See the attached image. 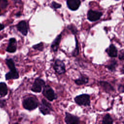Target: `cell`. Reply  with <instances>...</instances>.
Returning a JSON list of instances; mask_svg holds the SVG:
<instances>
[{
  "instance_id": "cell-17",
  "label": "cell",
  "mask_w": 124,
  "mask_h": 124,
  "mask_svg": "<svg viewBox=\"0 0 124 124\" xmlns=\"http://www.w3.org/2000/svg\"><path fill=\"white\" fill-rule=\"evenodd\" d=\"M8 93V88L6 84L4 82H0V96L4 97Z\"/></svg>"
},
{
  "instance_id": "cell-29",
  "label": "cell",
  "mask_w": 124,
  "mask_h": 124,
  "mask_svg": "<svg viewBox=\"0 0 124 124\" xmlns=\"http://www.w3.org/2000/svg\"><path fill=\"white\" fill-rule=\"evenodd\" d=\"M121 72L122 73L124 74V64L123 65V66L121 69Z\"/></svg>"
},
{
  "instance_id": "cell-33",
  "label": "cell",
  "mask_w": 124,
  "mask_h": 124,
  "mask_svg": "<svg viewBox=\"0 0 124 124\" xmlns=\"http://www.w3.org/2000/svg\"></svg>"
},
{
  "instance_id": "cell-16",
  "label": "cell",
  "mask_w": 124,
  "mask_h": 124,
  "mask_svg": "<svg viewBox=\"0 0 124 124\" xmlns=\"http://www.w3.org/2000/svg\"><path fill=\"white\" fill-rule=\"evenodd\" d=\"M89 78L86 76L81 75L80 77H79L78 78L76 79L75 80V82L77 85H81L84 84H86L88 82Z\"/></svg>"
},
{
  "instance_id": "cell-25",
  "label": "cell",
  "mask_w": 124,
  "mask_h": 124,
  "mask_svg": "<svg viewBox=\"0 0 124 124\" xmlns=\"http://www.w3.org/2000/svg\"><path fill=\"white\" fill-rule=\"evenodd\" d=\"M68 28L73 33H74V34H75L76 32H77V30H76V29L75 28V27H73V25H70V26H69L68 27Z\"/></svg>"
},
{
  "instance_id": "cell-7",
  "label": "cell",
  "mask_w": 124,
  "mask_h": 124,
  "mask_svg": "<svg viewBox=\"0 0 124 124\" xmlns=\"http://www.w3.org/2000/svg\"><path fill=\"white\" fill-rule=\"evenodd\" d=\"M53 69L58 74H62L65 72V65L64 63L61 60L57 59L54 62Z\"/></svg>"
},
{
  "instance_id": "cell-18",
  "label": "cell",
  "mask_w": 124,
  "mask_h": 124,
  "mask_svg": "<svg viewBox=\"0 0 124 124\" xmlns=\"http://www.w3.org/2000/svg\"><path fill=\"white\" fill-rule=\"evenodd\" d=\"M117 66V62L115 60H111L109 63L106 65V67L110 71H114Z\"/></svg>"
},
{
  "instance_id": "cell-26",
  "label": "cell",
  "mask_w": 124,
  "mask_h": 124,
  "mask_svg": "<svg viewBox=\"0 0 124 124\" xmlns=\"http://www.w3.org/2000/svg\"><path fill=\"white\" fill-rule=\"evenodd\" d=\"M118 91L120 93L124 92V86L122 85H120L118 87Z\"/></svg>"
},
{
  "instance_id": "cell-6",
  "label": "cell",
  "mask_w": 124,
  "mask_h": 124,
  "mask_svg": "<svg viewBox=\"0 0 124 124\" xmlns=\"http://www.w3.org/2000/svg\"><path fill=\"white\" fill-rule=\"evenodd\" d=\"M45 81L42 78H37L35 79L31 88V90L34 93H40L42 91V88L45 86Z\"/></svg>"
},
{
  "instance_id": "cell-13",
  "label": "cell",
  "mask_w": 124,
  "mask_h": 124,
  "mask_svg": "<svg viewBox=\"0 0 124 124\" xmlns=\"http://www.w3.org/2000/svg\"><path fill=\"white\" fill-rule=\"evenodd\" d=\"M100 85L104 89V90L108 93H109L112 91H114V88L111 86V85L105 81H100L99 82Z\"/></svg>"
},
{
  "instance_id": "cell-10",
  "label": "cell",
  "mask_w": 124,
  "mask_h": 124,
  "mask_svg": "<svg viewBox=\"0 0 124 124\" xmlns=\"http://www.w3.org/2000/svg\"><path fill=\"white\" fill-rule=\"evenodd\" d=\"M17 43L15 38H11L9 39V44L6 49V51L9 53H14L16 50Z\"/></svg>"
},
{
  "instance_id": "cell-9",
  "label": "cell",
  "mask_w": 124,
  "mask_h": 124,
  "mask_svg": "<svg viewBox=\"0 0 124 124\" xmlns=\"http://www.w3.org/2000/svg\"><path fill=\"white\" fill-rule=\"evenodd\" d=\"M102 15L100 12L90 10L87 14L88 19L91 21H95L98 20Z\"/></svg>"
},
{
  "instance_id": "cell-19",
  "label": "cell",
  "mask_w": 124,
  "mask_h": 124,
  "mask_svg": "<svg viewBox=\"0 0 124 124\" xmlns=\"http://www.w3.org/2000/svg\"><path fill=\"white\" fill-rule=\"evenodd\" d=\"M102 124H113V119L109 114H107L103 117Z\"/></svg>"
},
{
  "instance_id": "cell-30",
  "label": "cell",
  "mask_w": 124,
  "mask_h": 124,
  "mask_svg": "<svg viewBox=\"0 0 124 124\" xmlns=\"http://www.w3.org/2000/svg\"><path fill=\"white\" fill-rule=\"evenodd\" d=\"M20 15H21V13H20V12H19L18 13H17V14H16V16H20Z\"/></svg>"
},
{
  "instance_id": "cell-27",
  "label": "cell",
  "mask_w": 124,
  "mask_h": 124,
  "mask_svg": "<svg viewBox=\"0 0 124 124\" xmlns=\"http://www.w3.org/2000/svg\"><path fill=\"white\" fill-rule=\"evenodd\" d=\"M119 59L120 60L124 61V52H121L119 55Z\"/></svg>"
},
{
  "instance_id": "cell-24",
  "label": "cell",
  "mask_w": 124,
  "mask_h": 124,
  "mask_svg": "<svg viewBox=\"0 0 124 124\" xmlns=\"http://www.w3.org/2000/svg\"><path fill=\"white\" fill-rule=\"evenodd\" d=\"M6 101L5 99H0V107L4 108L6 105Z\"/></svg>"
},
{
  "instance_id": "cell-12",
  "label": "cell",
  "mask_w": 124,
  "mask_h": 124,
  "mask_svg": "<svg viewBox=\"0 0 124 124\" xmlns=\"http://www.w3.org/2000/svg\"><path fill=\"white\" fill-rule=\"evenodd\" d=\"M66 2L68 8L72 11L77 10L80 5V0H67Z\"/></svg>"
},
{
  "instance_id": "cell-2",
  "label": "cell",
  "mask_w": 124,
  "mask_h": 124,
  "mask_svg": "<svg viewBox=\"0 0 124 124\" xmlns=\"http://www.w3.org/2000/svg\"><path fill=\"white\" fill-rule=\"evenodd\" d=\"M23 108L28 110H32L38 107V103L37 100L32 97L26 98L22 101Z\"/></svg>"
},
{
  "instance_id": "cell-14",
  "label": "cell",
  "mask_w": 124,
  "mask_h": 124,
  "mask_svg": "<svg viewBox=\"0 0 124 124\" xmlns=\"http://www.w3.org/2000/svg\"><path fill=\"white\" fill-rule=\"evenodd\" d=\"M108 55L112 58H115L117 56L118 51L116 47L113 44H111L109 46L106 50Z\"/></svg>"
},
{
  "instance_id": "cell-4",
  "label": "cell",
  "mask_w": 124,
  "mask_h": 124,
  "mask_svg": "<svg viewBox=\"0 0 124 124\" xmlns=\"http://www.w3.org/2000/svg\"><path fill=\"white\" fill-rule=\"evenodd\" d=\"M40 112L44 115L49 114L50 112L53 110L52 106L50 103H48L46 99H43L41 103L38 105Z\"/></svg>"
},
{
  "instance_id": "cell-21",
  "label": "cell",
  "mask_w": 124,
  "mask_h": 124,
  "mask_svg": "<svg viewBox=\"0 0 124 124\" xmlns=\"http://www.w3.org/2000/svg\"><path fill=\"white\" fill-rule=\"evenodd\" d=\"M75 39H76V46L75 49H74V50L72 52V55L74 57H76L77 55H78V54L79 53V48H78V41H77V40L76 37H75Z\"/></svg>"
},
{
  "instance_id": "cell-15",
  "label": "cell",
  "mask_w": 124,
  "mask_h": 124,
  "mask_svg": "<svg viewBox=\"0 0 124 124\" xmlns=\"http://www.w3.org/2000/svg\"><path fill=\"white\" fill-rule=\"evenodd\" d=\"M61 38L62 34H60L59 35L57 36V37L54 39V40L52 43L51 45V48L53 51L56 52L57 51L60 43L61 40Z\"/></svg>"
},
{
  "instance_id": "cell-31",
  "label": "cell",
  "mask_w": 124,
  "mask_h": 124,
  "mask_svg": "<svg viewBox=\"0 0 124 124\" xmlns=\"http://www.w3.org/2000/svg\"><path fill=\"white\" fill-rule=\"evenodd\" d=\"M13 124H19V123H18L16 122V123H13Z\"/></svg>"
},
{
  "instance_id": "cell-20",
  "label": "cell",
  "mask_w": 124,
  "mask_h": 124,
  "mask_svg": "<svg viewBox=\"0 0 124 124\" xmlns=\"http://www.w3.org/2000/svg\"><path fill=\"white\" fill-rule=\"evenodd\" d=\"M32 48L35 50L39 51H43L44 49V44L42 42L39 43V44H36L32 46Z\"/></svg>"
},
{
  "instance_id": "cell-28",
  "label": "cell",
  "mask_w": 124,
  "mask_h": 124,
  "mask_svg": "<svg viewBox=\"0 0 124 124\" xmlns=\"http://www.w3.org/2000/svg\"><path fill=\"white\" fill-rule=\"evenodd\" d=\"M4 28V25H3V24L0 23V31L1 30H3Z\"/></svg>"
},
{
  "instance_id": "cell-32",
  "label": "cell",
  "mask_w": 124,
  "mask_h": 124,
  "mask_svg": "<svg viewBox=\"0 0 124 124\" xmlns=\"http://www.w3.org/2000/svg\"></svg>"
},
{
  "instance_id": "cell-1",
  "label": "cell",
  "mask_w": 124,
  "mask_h": 124,
  "mask_svg": "<svg viewBox=\"0 0 124 124\" xmlns=\"http://www.w3.org/2000/svg\"><path fill=\"white\" fill-rule=\"evenodd\" d=\"M5 63L10 71L5 74L6 80L11 79H17L19 78V74L16 68L15 62L11 58L6 59L5 60Z\"/></svg>"
},
{
  "instance_id": "cell-8",
  "label": "cell",
  "mask_w": 124,
  "mask_h": 124,
  "mask_svg": "<svg viewBox=\"0 0 124 124\" xmlns=\"http://www.w3.org/2000/svg\"><path fill=\"white\" fill-rule=\"evenodd\" d=\"M64 121L66 124H81L79 117L67 112H65Z\"/></svg>"
},
{
  "instance_id": "cell-11",
  "label": "cell",
  "mask_w": 124,
  "mask_h": 124,
  "mask_svg": "<svg viewBox=\"0 0 124 124\" xmlns=\"http://www.w3.org/2000/svg\"><path fill=\"white\" fill-rule=\"evenodd\" d=\"M17 29L23 35L26 36L28 33V26L25 21L22 20L20 21L16 25Z\"/></svg>"
},
{
  "instance_id": "cell-3",
  "label": "cell",
  "mask_w": 124,
  "mask_h": 124,
  "mask_svg": "<svg viewBox=\"0 0 124 124\" xmlns=\"http://www.w3.org/2000/svg\"><path fill=\"white\" fill-rule=\"evenodd\" d=\"M74 100L79 106H88L90 105V96L88 94H82L78 95L75 97Z\"/></svg>"
},
{
  "instance_id": "cell-23",
  "label": "cell",
  "mask_w": 124,
  "mask_h": 124,
  "mask_svg": "<svg viewBox=\"0 0 124 124\" xmlns=\"http://www.w3.org/2000/svg\"><path fill=\"white\" fill-rule=\"evenodd\" d=\"M51 5L52 6V7L55 8V9H58V8H60L61 7L62 5L61 4H59L58 3H57L55 1H53L51 3Z\"/></svg>"
},
{
  "instance_id": "cell-5",
  "label": "cell",
  "mask_w": 124,
  "mask_h": 124,
  "mask_svg": "<svg viewBox=\"0 0 124 124\" xmlns=\"http://www.w3.org/2000/svg\"><path fill=\"white\" fill-rule=\"evenodd\" d=\"M43 95L49 101H53L56 99L55 93L53 89L48 85H45L42 91Z\"/></svg>"
},
{
  "instance_id": "cell-22",
  "label": "cell",
  "mask_w": 124,
  "mask_h": 124,
  "mask_svg": "<svg viewBox=\"0 0 124 124\" xmlns=\"http://www.w3.org/2000/svg\"><path fill=\"white\" fill-rule=\"evenodd\" d=\"M8 5V1L7 0H0V6L2 9L5 8Z\"/></svg>"
}]
</instances>
